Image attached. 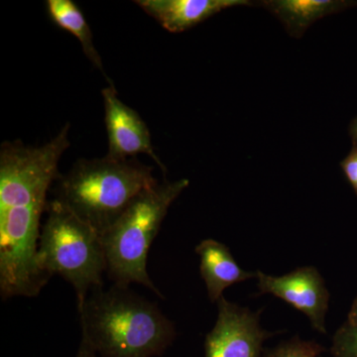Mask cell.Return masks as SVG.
I'll list each match as a JSON object with an SVG mask.
<instances>
[{"label": "cell", "instance_id": "cell-8", "mask_svg": "<svg viewBox=\"0 0 357 357\" xmlns=\"http://www.w3.org/2000/svg\"><path fill=\"white\" fill-rule=\"evenodd\" d=\"M102 95L109 139L107 156L112 159L128 160L135 158L139 154L148 155L163 172H166L165 166L155 152L146 122L140 114L119 100L114 84L103 89Z\"/></svg>", "mask_w": 357, "mask_h": 357}, {"label": "cell", "instance_id": "cell-15", "mask_svg": "<svg viewBox=\"0 0 357 357\" xmlns=\"http://www.w3.org/2000/svg\"><path fill=\"white\" fill-rule=\"evenodd\" d=\"M340 167L357 195V146L352 148L349 154L342 160Z\"/></svg>", "mask_w": 357, "mask_h": 357}, {"label": "cell", "instance_id": "cell-12", "mask_svg": "<svg viewBox=\"0 0 357 357\" xmlns=\"http://www.w3.org/2000/svg\"><path fill=\"white\" fill-rule=\"evenodd\" d=\"M46 8L50 20L77 39L86 58L105 76L102 57L93 42V32L77 3L72 0H47Z\"/></svg>", "mask_w": 357, "mask_h": 357}, {"label": "cell", "instance_id": "cell-10", "mask_svg": "<svg viewBox=\"0 0 357 357\" xmlns=\"http://www.w3.org/2000/svg\"><path fill=\"white\" fill-rule=\"evenodd\" d=\"M195 251L201 258L199 271L211 302L218 303L230 286L256 279V272L239 266L229 248L220 241L204 239Z\"/></svg>", "mask_w": 357, "mask_h": 357}, {"label": "cell", "instance_id": "cell-6", "mask_svg": "<svg viewBox=\"0 0 357 357\" xmlns=\"http://www.w3.org/2000/svg\"><path fill=\"white\" fill-rule=\"evenodd\" d=\"M261 312L218 301V319L206 335L204 357H262L263 345L273 333L260 325Z\"/></svg>", "mask_w": 357, "mask_h": 357}, {"label": "cell", "instance_id": "cell-16", "mask_svg": "<svg viewBox=\"0 0 357 357\" xmlns=\"http://www.w3.org/2000/svg\"><path fill=\"white\" fill-rule=\"evenodd\" d=\"M76 357H100L86 342L82 340Z\"/></svg>", "mask_w": 357, "mask_h": 357}, {"label": "cell", "instance_id": "cell-14", "mask_svg": "<svg viewBox=\"0 0 357 357\" xmlns=\"http://www.w3.org/2000/svg\"><path fill=\"white\" fill-rule=\"evenodd\" d=\"M331 352L333 357H357V326L345 321L333 335Z\"/></svg>", "mask_w": 357, "mask_h": 357}, {"label": "cell", "instance_id": "cell-2", "mask_svg": "<svg viewBox=\"0 0 357 357\" xmlns=\"http://www.w3.org/2000/svg\"><path fill=\"white\" fill-rule=\"evenodd\" d=\"M82 340L100 357H153L176 337L156 303L114 284L93 291L79 310Z\"/></svg>", "mask_w": 357, "mask_h": 357}, {"label": "cell", "instance_id": "cell-13", "mask_svg": "<svg viewBox=\"0 0 357 357\" xmlns=\"http://www.w3.org/2000/svg\"><path fill=\"white\" fill-rule=\"evenodd\" d=\"M325 349L314 340L294 337L282 342L262 357H319Z\"/></svg>", "mask_w": 357, "mask_h": 357}, {"label": "cell", "instance_id": "cell-11", "mask_svg": "<svg viewBox=\"0 0 357 357\" xmlns=\"http://www.w3.org/2000/svg\"><path fill=\"white\" fill-rule=\"evenodd\" d=\"M260 3L296 38L321 18L357 6L356 0H267Z\"/></svg>", "mask_w": 357, "mask_h": 357}, {"label": "cell", "instance_id": "cell-18", "mask_svg": "<svg viewBox=\"0 0 357 357\" xmlns=\"http://www.w3.org/2000/svg\"><path fill=\"white\" fill-rule=\"evenodd\" d=\"M349 135H351L354 146H357V117L351 121L349 126Z\"/></svg>", "mask_w": 357, "mask_h": 357}, {"label": "cell", "instance_id": "cell-7", "mask_svg": "<svg viewBox=\"0 0 357 357\" xmlns=\"http://www.w3.org/2000/svg\"><path fill=\"white\" fill-rule=\"evenodd\" d=\"M260 293L270 294L288 303L309 319L314 331L326 333V317L331 295L325 279L314 266H304L282 276L256 271Z\"/></svg>", "mask_w": 357, "mask_h": 357}, {"label": "cell", "instance_id": "cell-3", "mask_svg": "<svg viewBox=\"0 0 357 357\" xmlns=\"http://www.w3.org/2000/svg\"><path fill=\"white\" fill-rule=\"evenodd\" d=\"M55 199L91 225L100 236L134 199L156 185L153 168L136 158L79 159L60 174Z\"/></svg>", "mask_w": 357, "mask_h": 357}, {"label": "cell", "instance_id": "cell-4", "mask_svg": "<svg viewBox=\"0 0 357 357\" xmlns=\"http://www.w3.org/2000/svg\"><path fill=\"white\" fill-rule=\"evenodd\" d=\"M189 184L187 178L157 183L138 195L105 230L102 241L107 273L114 284H140L164 299L148 274V253L169 208Z\"/></svg>", "mask_w": 357, "mask_h": 357}, {"label": "cell", "instance_id": "cell-9", "mask_svg": "<svg viewBox=\"0 0 357 357\" xmlns=\"http://www.w3.org/2000/svg\"><path fill=\"white\" fill-rule=\"evenodd\" d=\"M134 3L154 18L164 29L181 33L220 13L237 6H250L248 0H137Z\"/></svg>", "mask_w": 357, "mask_h": 357}, {"label": "cell", "instance_id": "cell-1", "mask_svg": "<svg viewBox=\"0 0 357 357\" xmlns=\"http://www.w3.org/2000/svg\"><path fill=\"white\" fill-rule=\"evenodd\" d=\"M70 123L41 146L20 140L0 148V294L3 300L37 297L50 279L37 260L47 195L70 147Z\"/></svg>", "mask_w": 357, "mask_h": 357}, {"label": "cell", "instance_id": "cell-17", "mask_svg": "<svg viewBox=\"0 0 357 357\" xmlns=\"http://www.w3.org/2000/svg\"><path fill=\"white\" fill-rule=\"evenodd\" d=\"M347 321L351 324V325L357 326V297L354 301V303H352L351 309L349 312Z\"/></svg>", "mask_w": 357, "mask_h": 357}, {"label": "cell", "instance_id": "cell-5", "mask_svg": "<svg viewBox=\"0 0 357 357\" xmlns=\"http://www.w3.org/2000/svg\"><path fill=\"white\" fill-rule=\"evenodd\" d=\"M37 260L49 279L64 278L74 288L77 310L89 294L102 288L107 259L102 236L57 199L48 202Z\"/></svg>", "mask_w": 357, "mask_h": 357}]
</instances>
